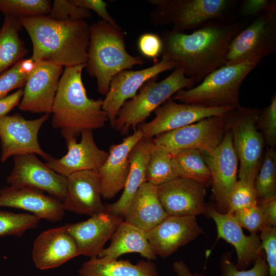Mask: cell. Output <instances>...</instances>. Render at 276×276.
I'll use <instances>...</instances> for the list:
<instances>
[{"mask_svg": "<svg viewBox=\"0 0 276 276\" xmlns=\"http://www.w3.org/2000/svg\"><path fill=\"white\" fill-rule=\"evenodd\" d=\"M249 21L243 18L229 23L212 21L189 34L163 31L162 55L200 83L224 64L231 40Z\"/></svg>", "mask_w": 276, "mask_h": 276, "instance_id": "6da1fadb", "label": "cell"}, {"mask_svg": "<svg viewBox=\"0 0 276 276\" xmlns=\"http://www.w3.org/2000/svg\"><path fill=\"white\" fill-rule=\"evenodd\" d=\"M18 20L31 40L35 61L65 67L86 64L90 26L84 20L59 21L48 15Z\"/></svg>", "mask_w": 276, "mask_h": 276, "instance_id": "7a4b0ae2", "label": "cell"}, {"mask_svg": "<svg viewBox=\"0 0 276 276\" xmlns=\"http://www.w3.org/2000/svg\"><path fill=\"white\" fill-rule=\"evenodd\" d=\"M86 64L65 67L54 100L52 126L65 140L77 138L85 130L97 129L108 121L103 100L88 97L82 79Z\"/></svg>", "mask_w": 276, "mask_h": 276, "instance_id": "3957f363", "label": "cell"}, {"mask_svg": "<svg viewBox=\"0 0 276 276\" xmlns=\"http://www.w3.org/2000/svg\"><path fill=\"white\" fill-rule=\"evenodd\" d=\"M125 34L119 25L102 20L90 26L85 68L90 76L96 79L97 90L101 95H106L116 74L144 63L141 56L127 52Z\"/></svg>", "mask_w": 276, "mask_h": 276, "instance_id": "277c9868", "label": "cell"}, {"mask_svg": "<svg viewBox=\"0 0 276 276\" xmlns=\"http://www.w3.org/2000/svg\"><path fill=\"white\" fill-rule=\"evenodd\" d=\"M153 9L150 14L155 26L172 25L171 32L184 33L212 21L233 22L237 0H148Z\"/></svg>", "mask_w": 276, "mask_h": 276, "instance_id": "5b68a950", "label": "cell"}, {"mask_svg": "<svg viewBox=\"0 0 276 276\" xmlns=\"http://www.w3.org/2000/svg\"><path fill=\"white\" fill-rule=\"evenodd\" d=\"M263 59L257 57L238 64L223 65L208 75L196 87L181 89L171 99L205 107H238L244 79Z\"/></svg>", "mask_w": 276, "mask_h": 276, "instance_id": "8992f818", "label": "cell"}, {"mask_svg": "<svg viewBox=\"0 0 276 276\" xmlns=\"http://www.w3.org/2000/svg\"><path fill=\"white\" fill-rule=\"evenodd\" d=\"M158 76L147 80L140 88L138 94L126 101L120 109L113 128L122 135L136 130L150 114L177 91L194 87V77L186 76L183 68L176 67L164 79L157 82Z\"/></svg>", "mask_w": 276, "mask_h": 276, "instance_id": "52a82bcc", "label": "cell"}, {"mask_svg": "<svg viewBox=\"0 0 276 276\" xmlns=\"http://www.w3.org/2000/svg\"><path fill=\"white\" fill-rule=\"evenodd\" d=\"M260 110L240 106L226 113L227 128L240 164L239 180L252 186L264 157L265 141L256 125Z\"/></svg>", "mask_w": 276, "mask_h": 276, "instance_id": "ba28073f", "label": "cell"}, {"mask_svg": "<svg viewBox=\"0 0 276 276\" xmlns=\"http://www.w3.org/2000/svg\"><path fill=\"white\" fill-rule=\"evenodd\" d=\"M227 128L226 114L215 116L160 134L153 140L156 146L166 149L172 155L191 149L207 154L219 145Z\"/></svg>", "mask_w": 276, "mask_h": 276, "instance_id": "9c48e42d", "label": "cell"}, {"mask_svg": "<svg viewBox=\"0 0 276 276\" xmlns=\"http://www.w3.org/2000/svg\"><path fill=\"white\" fill-rule=\"evenodd\" d=\"M276 50V12H265L254 18L231 40L224 65L251 58H264Z\"/></svg>", "mask_w": 276, "mask_h": 276, "instance_id": "30bf717a", "label": "cell"}, {"mask_svg": "<svg viewBox=\"0 0 276 276\" xmlns=\"http://www.w3.org/2000/svg\"><path fill=\"white\" fill-rule=\"evenodd\" d=\"M49 114L35 120H26L19 114L0 117L1 161L4 163L12 156L28 153L39 155L46 161L52 156L40 147L38 135Z\"/></svg>", "mask_w": 276, "mask_h": 276, "instance_id": "8fae6325", "label": "cell"}, {"mask_svg": "<svg viewBox=\"0 0 276 276\" xmlns=\"http://www.w3.org/2000/svg\"><path fill=\"white\" fill-rule=\"evenodd\" d=\"M236 108L230 106L205 107L180 104L170 98L154 111L155 117L152 121L141 124L139 129L143 138L150 139L210 117L225 114Z\"/></svg>", "mask_w": 276, "mask_h": 276, "instance_id": "7c38bea8", "label": "cell"}, {"mask_svg": "<svg viewBox=\"0 0 276 276\" xmlns=\"http://www.w3.org/2000/svg\"><path fill=\"white\" fill-rule=\"evenodd\" d=\"M14 166L7 182L11 189L31 187L48 192L63 202L66 193V177L42 163L35 154L13 156Z\"/></svg>", "mask_w": 276, "mask_h": 276, "instance_id": "4fadbf2b", "label": "cell"}, {"mask_svg": "<svg viewBox=\"0 0 276 276\" xmlns=\"http://www.w3.org/2000/svg\"><path fill=\"white\" fill-rule=\"evenodd\" d=\"M203 155L211 173L217 206L221 213H227L231 194L238 181L239 164L229 129L227 128L221 143L213 152Z\"/></svg>", "mask_w": 276, "mask_h": 276, "instance_id": "5bb4252c", "label": "cell"}, {"mask_svg": "<svg viewBox=\"0 0 276 276\" xmlns=\"http://www.w3.org/2000/svg\"><path fill=\"white\" fill-rule=\"evenodd\" d=\"M175 68L172 61L162 55L161 60L151 66L138 71L123 70L116 74L110 81L102 106L112 128L124 103L133 98L138 89L147 80Z\"/></svg>", "mask_w": 276, "mask_h": 276, "instance_id": "9a60e30c", "label": "cell"}, {"mask_svg": "<svg viewBox=\"0 0 276 276\" xmlns=\"http://www.w3.org/2000/svg\"><path fill=\"white\" fill-rule=\"evenodd\" d=\"M63 72V67L56 63L47 61L36 62L26 80L18 108L32 113H52Z\"/></svg>", "mask_w": 276, "mask_h": 276, "instance_id": "2e32d148", "label": "cell"}, {"mask_svg": "<svg viewBox=\"0 0 276 276\" xmlns=\"http://www.w3.org/2000/svg\"><path fill=\"white\" fill-rule=\"evenodd\" d=\"M156 256L166 258L203 234L196 217L167 216L158 224L145 231Z\"/></svg>", "mask_w": 276, "mask_h": 276, "instance_id": "e0dca14e", "label": "cell"}, {"mask_svg": "<svg viewBox=\"0 0 276 276\" xmlns=\"http://www.w3.org/2000/svg\"><path fill=\"white\" fill-rule=\"evenodd\" d=\"M123 221V216L106 210L85 221L66 224L79 255L95 258L99 257L106 242Z\"/></svg>", "mask_w": 276, "mask_h": 276, "instance_id": "ac0fdd59", "label": "cell"}, {"mask_svg": "<svg viewBox=\"0 0 276 276\" xmlns=\"http://www.w3.org/2000/svg\"><path fill=\"white\" fill-rule=\"evenodd\" d=\"M157 193L168 216L196 217L204 212L206 188L193 180L176 178L157 187Z\"/></svg>", "mask_w": 276, "mask_h": 276, "instance_id": "d6986e66", "label": "cell"}, {"mask_svg": "<svg viewBox=\"0 0 276 276\" xmlns=\"http://www.w3.org/2000/svg\"><path fill=\"white\" fill-rule=\"evenodd\" d=\"M204 213L216 224L217 238L222 239L235 247L237 253L236 267L245 270L264 254L260 236L258 234L246 235L233 214L218 212L206 204Z\"/></svg>", "mask_w": 276, "mask_h": 276, "instance_id": "ffe728a7", "label": "cell"}, {"mask_svg": "<svg viewBox=\"0 0 276 276\" xmlns=\"http://www.w3.org/2000/svg\"><path fill=\"white\" fill-rule=\"evenodd\" d=\"M65 141L67 153L60 158L52 156L45 163L49 168L65 177L79 171H99L108 157V153L96 145L93 130L82 131L79 143L76 137Z\"/></svg>", "mask_w": 276, "mask_h": 276, "instance_id": "44dd1931", "label": "cell"}, {"mask_svg": "<svg viewBox=\"0 0 276 276\" xmlns=\"http://www.w3.org/2000/svg\"><path fill=\"white\" fill-rule=\"evenodd\" d=\"M98 171H79L66 177L64 210L90 216L106 211L101 200Z\"/></svg>", "mask_w": 276, "mask_h": 276, "instance_id": "7402d4cb", "label": "cell"}, {"mask_svg": "<svg viewBox=\"0 0 276 276\" xmlns=\"http://www.w3.org/2000/svg\"><path fill=\"white\" fill-rule=\"evenodd\" d=\"M79 255L66 224L42 232L33 243L32 259L40 270L58 267Z\"/></svg>", "mask_w": 276, "mask_h": 276, "instance_id": "603a6c76", "label": "cell"}, {"mask_svg": "<svg viewBox=\"0 0 276 276\" xmlns=\"http://www.w3.org/2000/svg\"><path fill=\"white\" fill-rule=\"evenodd\" d=\"M143 137L138 128L121 143L110 146L108 157L98 171L101 196L104 199L114 197L124 189L130 170L129 153Z\"/></svg>", "mask_w": 276, "mask_h": 276, "instance_id": "cb8c5ba5", "label": "cell"}, {"mask_svg": "<svg viewBox=\"0 0 276 276\" xmlns=\"http://www.w3.org/2000/svg\"><path fill=\"white\" fill-rule=\"evenodd\" d=\"M0 206L24 210L52 222L60 221L65 211L62 201L31 187L3 189L0 191Z\"/></svg>", "mask_w": 276, "mask_h": 276, "instance_id": "d4e9b609", "label": "cell"}, {"mask_svg": "<svg viewBox=\"0 0 276 276\" xmlns=\"http://www.w3.org/2000/svg\"><path fill=\"white\" fill-rule=\"evenodd\" d=\"M157 187L145 182L138 189L127 206L124 221L145 231L153 228L168 215L158 197Z\"/></svg>", "mask_w": 276, "mask_h": 276, "instance_id": "484cf974", "label": "cell"}, {"mask_svg": "<svg viewBox=\"0 0 276 276\" xmlns=\"http://www.w3.org/2000/svg\"><path fill=\"white\" fill-rule=\"evenodd\" d=\"M155 147L153 139H141L129 154L130 170L120 198L105 206L106 210L116 215L123 214L132 197L140 187L146 182L145 172L149 158Z\"/></svg>", "mask_w": 276, "mask_h": 276, "instance_id": "4316f807", "label": "cell"}, {"mask_svg": "<svg viewBox=\"0 0 276 276\" xmlns=\"http://www.w3.org/2000/svg\"><path fill=\"white\" fill-rule=\"evenodd\" d=\"M110 239V245L104 248L98 257L118 259L123 255L136 252L147 260L156 259L145 231L124 221L119 225Z\"/></svg>", "mask_w": 276, "mask_h": 276, "instance_id": "83f0119b", "label": "cell"}, {"mask_svg": "<svg viewBox=\"0 0 276 276\" xmlns=\"http://www.w3.org/2000/svg\"><path fill=\"white\" fill-rule=\"evenodd\" d=\"M80 276H159L152 260H140L136 264L129 260L106 258H90L78 270Z\"/></svg>", "mask_w": 276, "mask_h": 276, "instance_id": "f1b7e54d", "label": "cell"}, {"mask_svg": "<svg viewBox=\"0 0 276 276\" xmlns=\"http://www.w3.org/2000/svg\"><path fill=\"white\" fill-rule=\"evenodd\" d=\"M22 28L18 19L5 16L0 29V75L23 59L29 52L19 36Z\"/></svg>", "mask_w": 276, "mask_h": 276, "instance_id": "f546056e", "label": "cell"}, {"mask_svg": "<svg viewBox=\"0 0 276 276\" xmlns=\"http://www.w3.org/2000/svg\"><path fill=\"white\" fill-rule=\"evenodd\" d=\"M172 155L178 177L190 179L205 188L211 186V173L201 152L186 149Z\"/></svg>", "mask_w": 276, "mask_h": 276, "instance_id": "4dcf8cb0", "label": "cell"}, {"mask_svg": "<svg viewBox=\"0 0 276 276\" xmlns=\"http://www.w3.org/2000/svg\"><path fill=\"white\" fill-rule=\"evenodd\" d=\"M177 177L172 154L166 149L155 146L147 163L146 182L158 187Z\"/></svg>", "mask_w": 276, "mask_h": 276, "instance_id": "1f68e13d", "label": "cell"}, {"mask_svg": "<svg viewBox=\"0 0 276 276\" xmlns=\"http://www.w3.org/2000/svg\"><path fill=\"white\" fill-rule=\"evenodd\" d=\"M254 188L258 201L276 198V151L266 147Z\"/></svg>", "mask_w": 276, "mask_h": 276, "instance_id": "d6a6232c", "label": "cell"}, {"mask_svg": "<svg viewBox=\"0 0 276 276\" xmlns=\"http://www.w3.org/2000/svg\"><path fill=\"white\" fill-rule=\"evenodd\" d=\"M51 9L48 0H0V12L18 19L48 15Z\"/></svg>", "mask_w": 276, "mask_h": 276, "instance_id": "836d02e7", "label": "cell"}, {"mask_svg": "<svg viewBox=\"0 0 276 276\" xmlns=\"http://www.w3.org/2000/svg\"><path fill=\"white\" fill-rule=\"evenodd\" d=\"M40 220L32 214L0 211V236L21 237L27 231L35 228Z\"/></svg>", "mask_w": 276, "mask_h": 276, "instance_id": "e575fe53", "label": "cell"}, {"mask_svg": "<svg viewBox=\"0 0 276 276\" xmlns=\"http://www.w3.org/2000/svg\"><path fill=\"white\" fill-rule=\"evenodd\" d=\"M232 252L224 254L220 260V276H268L269 269L265 254L261 256L249 270H239L232 261Z\"/></svg>", "mask_w": 276, "mask_h": 276, "instance_id": "d590c367", "label": "cell"}, {"mask_svg": "<svg viewBox=\"0 0 276 276\" xmlns=\"http://www.w3.org/2000/svg\"><path fill=\"white\" fill-rule=\"evenodd\" d=\"M258 202L254 186L238 180L229 197L227 213L233 214L237 211L256 205Z\"/></svg>", "mask_w": 276, "mask_h": 276, "instance_id": "8d00e7d4", "label": "cell"}, {"mask_svg": "<svg viewBox=\"0 0 276 276\" xmlns=\"http://www.w3.org/2000/svg\"><path fill=\"white\" fill-rule=\"evenodd\" d=\"M257 127L262 131L267 147L274 149L276 145V95H273L269 104L260 110L256 121Z\"/></svg>", "mask_w": 276, "mask_h": 276, "instance_id": "74e56055", "label": "cell"}, {"mask_svg": "<svg viewBox=\"0 0 276 276\" xmlns=\"http://www.w3.org/2000/svg\"><path fill=\"white\" fill-rule=\"evenodd\" d=\"M48 16L59 21H78L90 18L91 14L89 10L75 5L71 0H54Z\"/></svg>", "mask_w": 276, "mask_h": 276, "instance_id": "f35d334b", "label": "cell"}, {"mask_svg": "<svg viewBox=\"0 0 276 276\" xmlns=\"http://www.w3.org/2000/svg\"><path fill=\"white\" fill-rule=\"evenodd\" d=\"M233 215L240 226L249 231L251 234H257L265 227L264 214L258 204L237 211Z\"/></svg>", "mask_w": 276, "mask_h": 276, "instance_id": "ab89813d", "label": "cell"}, {"mask_svg": "<svg viewBox=\"0 0 276 276\" xmlns=\"http://www.w3.org/2000/svg\"><path fill=\"white\" fill-rule=\"evenodd\" d=\"M29 74L25 73L20 65V61L0 75V99L10 91L25 86Z\"/></svg>", "mask_w": 276, "mask_h": 276, "instance_id": "60d3db41", "label": "cell"}, {"mask_svg": "<svg viewBox=\"0 0 276 276\" xmlns=\"http://www.w3.org/2000/svg\"><path fill=\"white\" fill-rule=\"evenodd\" d=\"M260 238L268 266V276H276V227H264Z\"/></svg>", "mask_w": 276, "mask_h": 276, "instance_id": "b9f144b4", "label": "cell"}, {"mask_svg": "<svg viewBox=\"0 0 276 276\" xmlns=\"http://www.w3.org/2000/svg\"><path fill=\"white\" fill-rule=\"evenodd\" d=\"M137 47L143 56L152 59L154 64L158 62L157 58L162 55L163 42L157 34L152 33L142 34L138 39Z\"/></svg>", "mask_w": 276, "mask_h": 276, "instance_id": "7bdbcfd3", "label": "cell"}, {"mask_svg": "<svg viewBox=\"0 0 276 276\" xmlns=\"http://www.w3.org/2000/svg\"><path fill=\"white\" fill-rule=\"evenodd\" d=\"M240 3L239 13L243 18H255L265 12H276L275 0H244Z\"/></svg>", "mask_w": 276, "mask_h": 276, "instance_id": "ee69618b", "label": "cell"}, {"mask_svg": "<svg viewBox=\"0 0 276 276\" xmlns=\"http://www.w3.org/2000/svg\"><path fill=\"white\" fill-rule=\"evenodd\" d=\"M75 5L96 12L102 20L112 25L118 26L116 20L112 18L107 9V3L102 0H71Z\"/></svg>", "mask_w": 276, "mask_h": 276, "instance_id": "f6af8a7d", "label": "cell"}, {"mask_svg": "<svg viewBox=\"0 0 276 276\" xmlns=\"http://www.w3.org/2000/svg\"><path fill=\"white\" fill-rule=\"evenodd\" d=\"M24 89L19 88L14 93L0 99V117L7 114L18 105L23 96Z\"/></svg>", "mask_w": 276, "mask_h": 276, "instance_id": "bcb514c9", "label": "cell"}, {"mask_svg": "<svg viewBox=\"0 0 276 276\" xmlns=\"http://www.w3.org/2000/svg\"><path fill=\"white\" fill-rule=\"evenodd\" d=\"M264 214L265 227H276V198L258 201Z\"/></svg>", "mask_w": 276, "mask_h": 276, "instance_id": "7dc6e473", "label": "cell"}, {"mask_svg": "<svg viewBox=\"0 0 276 276\" xmlns=\"http://www.w3.org/2000/svg\"><path fill=\"white\" fill-rule=\"evenodd\" d=\"M172 267L177 276H203L198 272L192 273L185 262L182 260L175 261Z\"/></svg>", "mask_w": 276, "mask_h": 276, "instance_id": "c3c4849f", "label": "cell"}]
</instances>
